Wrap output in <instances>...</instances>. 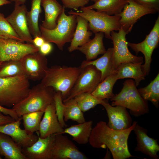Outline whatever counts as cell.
<instances>
[{
	"mask_svg": "<svg viewBox=\"0 0 159 159\" xmlns=\"http://www.w3.org/2000/svg\"><path fill=\"white\" fill-rule=\"evenodd\" d=\"M54 100L55 104L56 113L58 120L63 128L67 127V125L64 119V104L61 92L56 91L54 96Z\"/></svg>",
	"mask_w": 159,
	"mask_h": 159,
	"instance_id": "37",
	"label": "cell"
},
{
	"mask_svg": "<svg viewBox=\"0 0 159 159\" xmlns=\"http://www.w3.org/2000/svg\"><path fill=\"white\" fill-rule=\"evenodd\" d=\"M137 122L124 130H118L109 127L103 121L98 122L92 128L89 143L92 147L107 148L114 159H126L132 157L128 149V140Z\"/></svg>",
	"mask_w": 159,
	"mask_h": 159,
	"instance_id": "1",
	"label": "cell"
},
{
	"mask_svg": "<svg viewBox=\"0 0 159 159\" xmlns=\"http://www.w3.org/2000/svg\"><path fill=\"white\" fill-rule=\"evenodd\" d=\"M11 1H13L15 4L21 5L24 4L26 0H10Z\"/></svg>",
	"mask_w": 159,
	"mask_h": 159,
	"instance_id": "44",
	"label": "cell"
},
{
	"mask_svg": "<svg viewBox=\"0 0 159 159\" xmlns=\"http://www.w3.org/2000/svg\"><path fill=\"white\" fill-rule=\"evenodd\" d=\"M21 117L17 120L0 125V132L10 136L21 149L32 145L38 140V135L28 133L20 127Z\"/></svg>",
	"mask_w": 159,
	"mask_h": 159,
	"instance_id": "17",
	"label": "cell"
},
{
	"mask_svg": "<svg viewBox=\"0 0 159 159\" xmlns=\"http://www.w3.org/2000/svg\"><path fill=\"white\" fill-rule=\"evenodd\" d=\"M44 112L39 111L25 114L21 117L24 129L29 134L38 132Z\"/></svg>",
	"mask_w": 159,
	"mask_h": 159,
	"instance_id": "33",
	"label": "cell"
},
{
	"mask_svg": "<svg viewBox=\"0 0 159 159\" xmlns=\"http://www.w3.org/2000/svg\"><path fill=\"white\" fill-rule=\"evenodd\" d=\"M63 102L64 104V119L65 122L69 120L78 123L86 121L83 112L74 98Z\"/></svg>",
	"mask_w": 159,
	"mask_h": 159,
	"instance_id": "32",
	"label": "cell"
},
{
	"mask_svg": "<svg viewBox=\"0 0 159 159\" xmlns=\"http://www.w3.org/2000/svg\"><path fill=\"white\" fill-rule=\"evenodd\" d=\"M11 1L8 0H0V6L4 4H9Z\"/></svg>",
	"mask_w": 159,
	"mask_h": 159,
	"instance_id": "45",
	"label": "cell"
},
{
	"mask_svg": "<svg viewBox=\"0 0 159 159\" xmlns=\"http://www.w3.org/2000/svg\"><path fill=\"white\" fill-rule=\"evenodd\" d=\"M127 3L126 0H98L93 4L86 7L113 16L120 13Z\"/></svg>",
	"mask_w": 159,
	"mask_h": 159,
	"instance_id": "28",
	"label": "cell"
},
{
	"mask_svg": "<svg viewBox=\"0 0 159 159\" xmlns=\"http://www.w3.org/2000/svg\"><path fill=\"white\" fill-rule=\"evenodd\" d=\"M138 90L141 97L145 100L149 101L157 108L159 102V74L147 86Z\"/></svg>",
	"mask_w": 159,
	"mask_h": 159,
	"instance_id": "31",
	"label": "cell"
},
{
	"mask_svg": "<svg viewBox=\"0 0 159 159\" xmlns=\"http://www.w3.org/2000/svg\"><path fill=\"white\" fill-rule=\"evenodd\" d=\"M0 35L6 39L24 42L15 32L4 15L0 14Z\"/></svg>",
	"mask_w": 159,
	"mask_h": 159,
	"instance_id": "36",
	"label": "cell"
},
{
	"mask_svg": "<svg viewBox=\"0 0 159 159\" xmlns=\"http://www.w3.org/2000/svg\"><path fill=\"white\" fill-rule=\"evenodd\" d=\"M20 61L24 75L29 80H41L48 68L47 58L39 51L26 55Z\"/></svg>",
	"mask_w": 159,
	"mask_h": 159,
	"instance_id": "12",
	"label": "cell"
},
{
	"mask_svg": "<svg viewBox=\"0 0 159 159\" xmlns=\"http://www.w3.org/2000/svg\"><path fill=\"white\" fill-rule=\"evenodd\" d=\"M29 80L25 75L0 78V105L12 107L24 99L31 88Z\"/></svg>",
	"mask_w": 159,
	"mask_h": 159,
	"instance_id": "4",
	"label": "cell"
},
{
	"mask_svg": "<svg viewBox=\"0 0 159 159\" xmlns=\"http://www.w3.org/2000/svg\"><path fill=\"white\" fill-rule=\"evenodd\" d=\"M133 131L136 135L137 141L135 151L140 152L153 159H159L157 154L159 151L158 140L149 136L147 134V130L137 123Z\"/></svg>",
	"mask_w": 159,
	"mask_h": 159,
	"instance_id": "19",
	"label": "cell"
},
{
	"mask_svg": "<svg viewBox=\"0 0 159 159\" xmlns=\"http://www.w3.org/2000/svg\"><path fill=\"white\" fill-rule=\"evenodd\" d=\"M6 39L4 38L2 36H1L0 35V39Z\"/></svg>",
	"mask_w": 159,
	"mask_h": 159,
	"instance_id": "46",
	"label": "cell"
},
{
	"mask_svg": "<svg viewBox=\"0 0 159 159\" xmlns=\"http://www.w3.org/2000/svg\"><path fill=\"white\" fill-rule=\"evenodd\" d=\"M76 24V16L67 15L64 8L53 29H46L39 25L41 36L45 42L55 44L60 50L63 51L65 44L71 42Z\"/></svg>",
	"mask_w": 159,
	"mask_h": 159,
	"instance_id": "5",
	"label": "cell"
},
{
	"mask_svg": "<svg viewBox=\"0 0 159 159\" xmlns=\"http://www.w3.org/2000/svg\"><path fill=\"white\" fill-rule=\"evenodd\" d=\"M80 8V12L71 11L68 14L80 16L87 19L89 29L92 32H102L106 38L111 39V32L118 31L121 28L119 22L120 17L119 15H109L85 6Z\"/></svg>",
	"mask_w": 159,
	"mask_h": 159,
	"instance_id": "7",
	"label": "cell"
},
{
	"mask_svg": "<svg viewBox=\"0 0 159 159\" xmlns=\"http://www.w3.org/2000/svg\"><path fill=\"white\" fill-rule=\"evenodd\" d=\"M26 6L24 4H15L13 12L6 19L20 39L27 43L32 44V38L27 20Z\"/></svg>",
	"mask_w": 159,
	"mask_h": 159,
	"instance_id": "16",
	"label": "cell"
},
{
	"mask_svg": "<svg viewBox=\"0 0 159 159\" xmlns=\"http://www.w3.org/2000/svg\"><path fill=\"white\" fill-rule=\"evenodd\" d=\"M0 156L5 159H27L21 149L9 135L0 132Z\"/></svg>",
	"mask_w": 159,
	"mask_h": 159,
	"instance_id": "27",
	"label": "cell"
},
{
	"mask_svg": "<svg viewBox=\"0 0 159 159\" xmlns=\"http://www.w3.org/2000/svg\"><path fill=\"white\" fill-rule=\"evenodd\" d=\"M104 34L102 32L95 33L94 38L78 48V50L85 55L86 60L95 59L100 54H103L106 50L103 42Z\"/></svg>",
	"mask_w": 159,
	"mask_h": 159,
	"instance_id": "24",
	"label": "cell"
},
{
	"mask_svg": "<svg viewBox=\"0 0 159 159\" xmlns=\"http://www.w3.org/2000/svg\"><path fill=\"white\" fill-rule=\"evenodd\" d=\"M63 6L65 8L78 10L87 4L89 0H61Z\"/></svg>",
	"mask_w": 159,
	"mask_h": 159,
	"instance_id": "38",
	"label": "cell"
},
{
	"mask_svg": "<svg viewBox=\"0 0 159 159\" xmlns=\"http://www.w3.org/2000/svg\"><path fill=\"white\" fill-rule=\"evenodd\" d=\"M117 80L114 73L111 74L98 84L92 94L100 100L110 99L115 96L113 88Z\"/></svg>",
	"mask_w": 159,
	"mask_h": 159,
	"instance_id": "29",
	"label": "cell"
},
{
	"mask_svg": "<svg viewBox=\"0 0 159 159\" xmlns=\"http://www.w3.org/2000/svg\"><path fill=\"white\" fill-rule=\"evenodd\" d=\"M80 73L67 98L63 102L84 93H92L100 82L101 72L92 65L81 68Z\"/></svg>",
	"mask_w": 159,
	"mask_h": 159,
	"instance_id": "9",
	"label": "cell"
},
{
	"mask_svg": "<svg viewBox=\"0 0 159 159\" xmlns=\"http://www.w3.org/2000/svg\"><path fill=\"white\" fill-rule=\"evenodd\" d=\"M93 121L90 120L78 124L72 125L64 129L63 134L71 136L72 139L79 144L88 143L92 129Z\"/></svg>",
	"mask_w": 159,
	"mask_h": 159,
	"instance_id": "26",
	"label": "cell"
},
{
	"mask_svg": "<svg viewBox=\"0 0 159 159\" xmlns=\"http://www.w3.org/2000/svg\"><path fill=\"white\" fill-rule=\"evenodd\" d=\"M2 158H1V157L0 156V159H1Z\"/></svg>",
	"mask_w": 159,
	"mask_h": 159,
	"instance_id": "49",
	"label": "cell"
},
{
	"mask_svg": "<svg viewBox=\"0 0 159 159\" xmlns=\"http://www.w3.org/2000/svg\"><path fill=\"white\" fill-rule=\"evenodd\" d=\"M137 3L148 8L159 11V0H133Z\"/></svg>",
	"mask_w": 159,
	"mask_h": 159,
	"instance_id": "39",
	"label": "cell"
},
{
	"mask_svg": "<svg viewBox=\"0 0 159 159\" xmlns=\"http://www.w3.org/2000/svg\"><path fill=\"white\" fill-rule=\"evenodd\" d=\"M159 43V16L155 21L153 28L143 41L138 43L127 42L128 46L130 47L136 54L141 52L144 55L145 62L142 66L145 76L149 74L152 60V54L154 50L158 47Z\"/></svg>",
	"mask_w": 159,
	"mask_h": 159,
	"instance_id": "10",
	"label": "cell"
},
{
	"mask_svg": "<svg viewBox=\"0 0 159 159\" xmlns=\"http://www.w3.org/2000/svg\"><path fill=\"white\" fill-rule=\"evenodd\" d=\"M113 48H109L100 57L94 60L83 61L80 67L82 68L89 65L95 66L101 72V82L107 77L113 73Z\"/></svg>",
	"mask_w": 159,
	"mask_h": 159,
	"instance_id": "25",
	"label": "cell"
},
{
	"mask_svg": "<svg viewBox=\"0 0 159 159\" xmlns=\"http://www.w3.org/2000/svg\"><path fill=\"white\" fill-rule=\"evenodd\" d=\"M55 92L52 87H45L40 83L31 88L26 97L12 108L19 117L26 114L44 112L54 101Z\"/></svg>",
	"mask_w": 159,
	"mask_h": 159,
	"instance_id": "3",
	"label": "cell"
},
{
	"mask_svg": "<svg viewBox=\"0 0 159 159\" xmlns=\"http://www.w3.org/2000/svg\"><path fill=\"white\" fill-rule=\"evenodd\" d=\"M142 64L127 62L119 65L113 73L117 80L125 78H132L135 80L136 86L140 82L145 79V76L143 72Z\"/></svg>",
	"mask_w": 159,
	"mask_h": 159,
	"instance_id": "23",
	"label": "cell"
},
{
	"mask_svg": "<svg viewBox=\"0 0 159 159\" xmlns=\"http://www.w3.org/2000/svg\"><path fill=\"white\" fill-rule=\"evenodd\" d=\"M15 120L9 115H5L0 112V125H4Z\"/></svg>",
	"mask_w": 159,
	"mask_h": 159,
	"instance_id": "42",
	"label": "cell"
},
{
	"mask_svg": "<svg viewBox=\"0 0 159 159\" xmlns=\"http://www.w3.org/2000/svg\"><path fill=\"white\" fill-rule=\"evenodd\" d=\"M73 141L63 134H55L52 159H87Z\"/></svg>",
	"mask_w": 159,
	"mask_h": 159,
	"instance_id": "14",
	"label": "cell"
},
{
	"mask_svg": "<svg viewBox=\"0 0 159 159\" xmlns=\"http://www.w3.org/2000/svg\"><path fill=\"white\" fill-rule=\"evenodd\" d=\"M120 92L110 100L111 105H119L130 110L134 116L139 117L149 113V110L147 101L140 96L135 81L132 80H125Z\"/></svg>",
	"mask_w": 159,
	"mask_h": 159,
	"instance_id": "6",
	"label": "cell"
},
{
	"mask_svg": "<svg viewBox=\"0 0 159 159\" xmlns=\"http://www.w3.org/2000/svg\"><path fill=\"white\" fill-rule=\"evenodd\" d=\"M91 1L94 2H96L98 0H91Z\"/></svg>",
	"mask_w": 159,
	"mask_h": 159,
	"instance_id": "47",
	"label": "cell"
},
{
	"mask_svg": "<svg viewBox=\"0 0 159 159\" xmlns=\"http://www.w3.org/2000/svg\"><path fill=\"white\" fill-rule=\"evenodd\" d=\"M2 62H0V67L1 66V64H2Z\"/></svg>",
	"mask_w": 159,
	"mask_h": 159,
	"instance_id": "48",
	"label": "cell"
},
{
	"mask_svg": "<svg viewBox=\"0 0 159 159\" xmlns=\"http://www.w3.org/2000/svg\"><path fill=\"white\" fill-rule=\"evenodd\" d=\"M108 100H102L100 105L105 109L108 117L107 125L113 129L122 130L127 129L132 125V119L126 108L123 107L116 105L112 106Z\"/></svg>",
	"mask_w": 159,
	"mask_h": 159,
	"instance_id": "15",
	"label": "cell"
},
{
	"mask_svg": "<svg viewBox=\"0 0 159 159\" xmlns=\"http://www.w3.org/2000/svg\"><path fill=\"white\" fill-rule=\"evenodd\" d=\"M113 47L112 59L113 72L120 64L127 62L142 64L143 58L132 54L128 48L125 32L121 27L118 32H111Z\"/></svg>",
	"mask_w": 159,
	"mask_h": 159,
	"instance_id": "8",
	"label": "cell"
},
{
	"mask_svg": "<svg viewBox=\"0 0 159 159\" xmlns=\"http://www.w3.org/2000/svg\"></svg>",
	"mask_w": 159,
	"mask_h": 159,
	"instance_id": "50",
	"label": "cell"
},
{
	"mask_svg": "<svg viewBox=\"0 0 159 159\" xmlns=\"http://www.w3.org/2000/svg\"><path fill=\"white\" fill-rule=\"evenodd\" d=\"M24 75L20 60H10L2 62L0 67V78Z\"/></svg>",
	"mask_w": 159,
	"mask_h": 159,
	"instance_id": "34",
	"label": "cell"
},
{
	"mask_svg": "<svg viewBox=\"0 0 159 159\" xmlns=\"http://www.w3.org/2000/svg\"><path fill=\"white\" fill-rule=\"evenodd\" d=\"M0 112L5 115H9L10 116L15 120H17L20 118L18 116L13 109L6 108L0 105Z\"/></svg>",
	"mask_w": 159,
	"mask_h": 159,
	"instance_id": "40",
	"label": "cell"
},
{
	"mask_svg": "<svg viewBox=\"0 0 159 159\" xmlns=\"http://www.w3.org/2000/svg\"><path fill=\"white\" fill-rule=\"evenodd\" d=\"M74 98L83 112H86L100 104L102 100H99L91 93H84L75 96Z\"/></svg>",
	"mask_w": 159,
	"mask_h": 159,
	"instance_id": "35",
	"label": "cell"
},
{
	"mask_svg": "<svg viewBox=\"0 0 159 159\" xmlns=\"http://www.w3.org/2000/svg\"><path fill=\"white\" fill-rule=\"evenodd\" d=\"M42 0H32L31 9L27 11L26 18L30 32L34 37L41 36L39 25V20L41 12V3Z\"/></svg>",
	"mask_w": 159,
	"mask_h": 159,
	"instance_id": "30",
	"label": "cell"
},
{
	"mask_svg": "<svg viewBox=\"0 0 159 159\" xmlns=\"http://www.w3.org/2000/svg\"><path fill=\"white\" fill-rule=\"evenodd\" d=\"M76 16L77 24L72 39L68 48L72 52L85 44L90 39L92 32L89 29L87 20L83 17Z\"/></svg>",
	"mask_w": 159,
	"mask_h": 159,
	"instance_id": "22",
	"label": "cell"
},
{
	"mask_svg": "<svg viewBox=\"0 0 159 159\" xmlns=\"http://www.w3.org/2000/svg\"><path fill=\"white\" fill-rule=\"evenodd\" d=\"M32 44L37 47L39 48L45 42L44 39L41 36H36L34 37Z\"/></svg>",
	"mask_w": 159,
	"mask_h": 159,
	"instance_id": "43",
	"label": "cell"
},
{
	"mask_svg": "<svg viewBox=\"0 0 159 159\" xmlns=\"http://www.w3.org/2000/svg\"><path fill=\"white\" fill-rule=\"evenodd\" d=\"M81 69L80 67L53 66L48 67L40 83L61 92L63 101L69 96Z\"/></svg>",
	"mask_w": 159,
	"mask_h": 159,
	"instance_id": "2",
	"label": "cell"
},
{
	"mask_svg": "<svg viewBox=\"0 0 159 159\" xmlns=\"http://www.w3.org/2000/svg\"><path fill=\"white\" fill-rule=\"evenodd\" d=\"M55 134L45 138L38 135L37 140L30 146L21 148L27 159H52V149Z\"/></svg>",
	"mask_w": 159,
	"mask_h": 159,
	"instance_id": "18",
	"label": "cell"
},
{
	"mask_svg": "<svg viewBox=\"0 0 159 159\" xmlns=\"http://www.w3.org/2000/svg\"><path fill=\"white\" fill-rule=\"evenodd\" d=\"M43 115L38 135L41 138H45L54 134H63L64 129L58 120L54 101L47 107Z\"/></svg>",
	"mask_w": 159,
	"mask_h": 159,
	"instance_id": "20",
	"label": "cell"
},
{
	"mask_svg": "<svg viewBox=\"0 0 159 159\" xmlns=\"http://www.w3.org/2000/svg\"><path fill=\"white\" fill-rule=\"evenodd\" d=\"M127 3L122 11L117 15L120 17L119 21L121 27L127 34L132 30L133 25L142 16L156 13L155 9L145 7L133 0H126Z\"/></svg>",
	"mask_w": 159,
	"mask_h": 159,
	"instance_id": "13",
	"label": "cell"
},
{
	"mask_svg": "<svg viewBox=\"0 0 159 159\" xmlns=\"http://www.w3.org/2000/svg\"><path fill=\"white\" fill-rule=\"evenodd\" d=\"M53 46L51 43L45 42L39 48V51L42 54L46 56L49 54L52 51Z\"/></svg>",
	"mask_w": 159,
	"mask_h": 159,
	"instance_id": "41",
	"label": "cell"
},
{
	"mask_svg": "<svg viewBox=\"0 0 159 159\" xmlns=\"http://www.w3.org/2000/svg\"><path fill=\"white\" fill-rule=\"evenodd\" d=\"M41 6L44 9L45 16L41 26L46 29H53L65 8L57 0H42Z\"/></svg>",
	"mask_w": 159,
	"mask_h": 159,
	"instance_id": "21",
	"label": "cell"
},
{
	"mask_svg": "<svg viewBox=\"0 0 159 159\" xmlns=\"http://www.w3.org/2000/svg\"><path fill=\"white\" fill-rule=\"evenodd\" d=\"M33 44L10 39H0V62L20 60L26 55L39 51Z\"/></svg>",
	"mask_w": 159,
	"mask_h": 159,
	"instance_id": "11",
	"label": "cell"
}]
</instances>
